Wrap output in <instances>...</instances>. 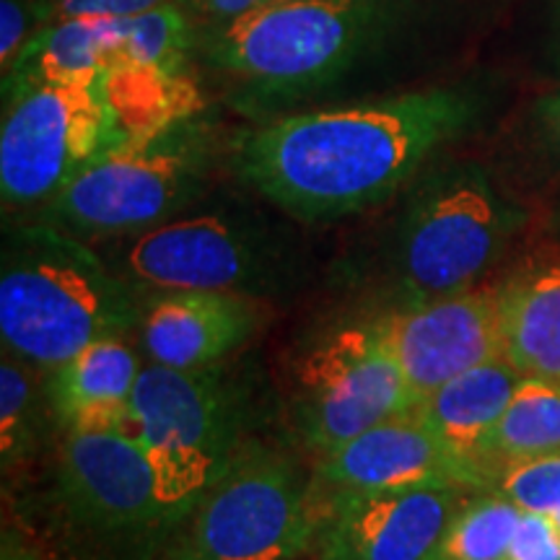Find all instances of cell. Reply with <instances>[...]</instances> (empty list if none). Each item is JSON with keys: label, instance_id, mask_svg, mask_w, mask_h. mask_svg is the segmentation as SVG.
<instances>
[{"label": "cell", "instance_id": "cell-1", "mask_svg": "<svg viewBox=\"0 0 560 560\" xmlns=\"http://www.w3.org/2000/svg\"><path fill=\"white\" fill-rule=\"evenodd\" d=\"M478 112V96L444 86L293 112L236 138L231 166L296 219H346L392 198Z\"/></svg>", "mask_w": 560, "mask_h": 560}, {"label": "cell", "instance_id": "cell-2", "mask_svg": "<svg viewBox=\"0 0 560 560\" xmlns=\"http://www.w3.org/2000/svg\"><path fill=\"white\" fill-rule=\"evenodd\" d=\"M412 0H283L195 32V60L260 107L340 79L400 24Z\"/></svg>", "mask_w": 560, "mask_h": 560}, {"label": "cell", "instance_id": "cell-3", "mask_svg": "<svg viewBox=\"0 0 560 560\" xmlns=\"http://www.w3.org/2000/svg\"><path fill=\"white\" fill-rule=\"evenodd\" d=\"M143 319L128 283L52 223L13 231L0 270V335L19 359L55 369Z\"/></svg>", "mask_w": 560, "mask_h": 560}, {"label": "cell", "instance_id": "cell-4", "mask_svg": "<svg viewBox=\"0 0 560 560\" xmlns=\"http://www.w3.org/2000/svg\"><path fill=\"white\" fill-rule=\"evenodd\" d=\"M221 140L200 112L140 132L102 153L45 206V219L68 234H143L177 219L206 190Z\"/></svg>", "mask_w": 560, "mask_h": 560}, {"label": "cell", "instance_id": "cell-5", "mask_svg": "<svg viewBox=\"0 0 560 560\" xmlns=\"http://www.w3.org/2000/svg\"><path fill=\"white\" fill-rule=\"evenodd\" d=\"M322 495L276 450L244 444L164 542L166 560H296L314 550Z\"/></svg>", "mask_w": 560, "mask_h": 560}, {"label": "cell", "instance_id": "cell-6", "mask_svg": "<svg viewBox=\"0 0 560 560\" xmlns=\"http://www.w3.org/2000/svg\"><path fill=\"white\" fill-rule=\"evenodd\" d=\"M522 223L524 210L475 161H452L423 174L397 234L405 301L475 289Z\"/></svg>", "mask_w": 560, "mask_h": 560}, {"label": "cell", "instance_id": "cell-7", "mask_svg": "<svg viewBox=\"0 0 560 560\" xmlns=\"http://www.w3.org/2000/svg\"><path fill=\"white\" fill-rule=\"evenodd\" d=\"M128 429L151 462L161 503L179 522L244 444V400L219 366L151 363L132 392Z\"/></svg>", "mask_w": 560, "mask_h": 560}, {"label": "cell", "instance_id": "cell-8", "mask_svg": "<svg viewBox=\"0 0 560 560\" xmlns=\"http://www.w3.org/2000/svg\"><path fill=\"white\" fill-rule=\"evenodd\" d=\"M132 136L109 75L13 91L0 128L3 202L47 206L102 153Z\"/></svg>", "mask_w": 560, "mask_h": 560}, {"label": "cell", "instance_id": "cell-9", "mask_svg": "<svg viewBox=\"0 0 560 560\" xmlns=\"http://www.w3.org/2000/svg\"><path fill=\"white\" fill-rule=\"evenodd\" d=\"M195 60V30L177 3L136 16H83L47 24L21 50L3 94L37 83L96 81L125 68L187 73Z\"/></svg>", "mask_w": 560, "mask_h": 560}, {"label": "cell", "instance_id": "cell-10", "mask_svg": "<svg viewBox=\"0 0 560 560\" xmlns=\"http://www.w3.org/2000/svg\"><path fill=\"white\" fill-rule=\"evenodd\" d=\"M58 493L68 520L96 540L164 545L177 527L130 429L68 431Z\"/></svg>", "mask_w": 560, "mask_h": 560}, {"label": "cell", "instance_id": "cell-11", "mask_svg": "<svg viewBox=\"0 0 560 560\" xmlns=\"http://www.w3.org/2000/svg\"><path fill=\"white\" fill-rule=\"evenodd\" d=\"M299 425L317 454L416 408L400 366L371 322L330 335L299 374Z\"/></svg>", "mask_w": 560, "mask_h": 560}, {"label": "cell", "instance_id": "cell-12", "mask_svg": "<svg viewBox=\"0 0 560 560\" xmlns=\"http://www.w3.org/2000/svg\"><path fill=\"white\" fill-rule=\"evenodd\" d=\"M420 400L467 369L501 359V285L402 306L371 322Z\"/></svg>", "mask_w": 560, "mask_h": 560}, {"label": "cell", "instance_id": "cell-13", "mask_svg": "<svg viewBox=\"0 0 560 560\" xmlns=\"http://www.w3.org/2000/svg\"><path fill=\"white\" fill-rule=\"evenodd\" d=\"M125 265L159 291L247 293L270 278L272 252L260 229L240 215L198 213L138 234Z\"/></svg>", "mask_w": 560, "mask_h": 560}, {"label": "cell", "instance_id": "cell-14", "mask_svg": "<svg viewBox=\"0 0 560 560\" xmlns=\"http://www.w3.org/2000/svg\"><path fill=\"white\" fill-rule=\"evenodd\" d=\"M467 490L418 486L330 493L322 501L314 550L319 560H431Z\"/></svg>", "mask_w": 560, "mask_h": 560}, {"label": "cell", "instance_id": "cell-15", "mask_svg": "<svg viewBox=\"0 0 560 560\" xmlns=\"http://www.w3.org/2000/svg\"><path fill=\"white\" fill-rule=\"evenodd\" d=\"M314 486L330 495L418 486L493 488V478L478 462L454 452L410 410L319 454Z\"/></svg>", "mask_w": 560, "mask_h": 560}, {"label": "cell", "instance_id": "cell-16", "mask_svg": "<svg viewBox=\"0 0 560 560\" xmlns=\"http://www.w3.org/2000/svg\"><path fill=\"white\" fill-rule=\"evenodd\" d=\"M260 310L247 293L164 291L143 312V346L153 363L177 371L219 366L255 332Z\"/></svg>", "mask_w": 560, "mask_h": 560}, {"label": "cell", "instance_id": "cell-17", "mask_svg": "<svg viewBox=\"0 0 560 560\" xmlns=\"http://www.w3.org/2000/svg\"><path fill=\"white\" fill-rule=\"evenodd\" d=\"M140 363L120 338H102L52 369L50 402L68 431L128 429Z\"/></svg>", "mask_w": 560, "mask_h": 560}, {"label": "cell", "instance_id": "cell-18", "mask_svg": "<svg viewBox=\"0 0 560 560\" xmlns=\"http://www.w3.org/2000/svg\"><path fill=\"white\" fill-rule=\"evenodd\" d=\"M503 359L524 380L560 384V260L501 285Z\"/></svg>", "mask_w": 560, "mask_h": 560}, {"label": "cell", "instance_id": "cell-19", "mask_svg": "<svg viewBox=\"0 0 560 560\" xmlns=\"http://www.w3.org/2000/svg\"><path fill=\"white\" fill-rule=\"evenodd\" d=\"M522 380L524 376L520 371L501 355V359L467 369L465 374L441 384L425 400H420L412 412L436 436L444 439L454 452L478 462L482 439L493 429L501 412L506 410Z\"/></svg>", "mask_w": 560, "mask_h": 560}, {"label": "cell", "instance_id": "cell-20", "mask_svg": "<svg viewBox=\"0 0 560 560\" xmlns=\"http://www.w3.org/2000/svg\"><path fill=\"white\" fill-rule=\"evenodd\" d=\"M560 452V384L522 380L506 410L482 439L478 462L495 480L501 467Z\"/></svg>", "mask_w": 560, "mask_h": 560}, {"label": "cell", "instance_id": "cell-21", "mask_svg": "<svg viewBox=\"0 0 560 560\" xmlns=\"http://www.w3.org/2000/svg\"><path fill=\"white\" fill-rule=\"evenodd\" d=\"M522 509L499 490L465 499L452 514L431 560H506Z\"/></svg>", "mask_w": 560, "mask_h": 560}, {"label": "cell", "instance_id": "cell-22", "mask_svg": "<svg viewBox=\"0 0 560 560\" xmlns=\"http://www.w3.org/2000/svg\"><path fill=\"white\" fill-rule=\"evenodd\" d=\"M34 387L24 363L11 359V353L0 361V457L3 467L19 465L34 444Z\"/></svg>", "mask_w": 560, "mask_h": 560}, {"label": "cell", "instance_id": "cell-23", "mask_svg": "<svg viewBox=\"0 0 560 560\" xmlns=\"http://www.w3.org/2000/svg\"><path fill=\"white\" fill-rule=\"evenodd\" d=\"M493 490L514 501L522 511L558 514L560 511V452L542 454L501 467Z\"/></svg>", "mask_w": 560, "mask_h": 560}, {"label": "cell", "instance_id": "cell-24", "mask_svg": "<svg viewBox=\"0 0 560 560\" xmlns=\"http://www.w3.org/2000/svg\"><path fill=\"white\" fill-rule=\"evenodd\" d=\"M52 24L47 0H0V66L9 73L30 42Z\"/></svg>", "mask_w": 560, "mask_h": 560}, {"label": "cell", "instance_id": "cell-25", "mask_svg": "<svg viewBox=\"0 0 560 560\" xmlns=\"http://www.w3.org/2000/svg\"><path fill=\"white\" fill-rule=\"evenodd\" d=\"M506 560H560V527L550 514L522 511Z\"/></svg>", "mask_w": 560, "mask_h": 560}, {"label": "cell", "instance_id": "cell-26", "mask_svg": "<svg viewBox=\"0 0 560 560\" xmlns=\"http://www.w3.org/2000/svg\"><path fill=\"white\" fill-rule=\"evenodd\" d=\"M174 3L190 19L192 30L202 32L231 24V21L247 16L252 11L268 9V5L283 3V0H174Z\"/></svg>", "mask_w": 560, "mask_h": 560}, {"label": "cell", "instance_id": "cell-27", "mask_svg": "<svg viewBox=\"0 0 560 560\" xmlns=\"http://www.w3.org/2000/svg\"><path fill=\"white\" fill-rule=\"evenodd\" d=\"M174 0H47L52 21L83 16H136Z\"/></svg>", "mask_w": 560, "mask_h": 560}, {"label": "cell", "instance_id": "cell-28", "mask_svg": "<svg viewBox=\"0 0 560 560\" xmlns=\"http://www.w3.org/2000/svg\"><path fill=\"white\" fill-rule=\"evenodd\" d=\"M537 120H540L545 136H548L550 145L560 156V91L558 94L545 96V100L537 104Z\"/></svg>", "mask_w": 560, "mask_h": 560}, {"label": "cell", "instance_id": "cell-29", "mask_svg": "<svg viewBox=\"0 0 560 560\" xmlns=\"http://www.w3.org/2000/svg\"><path fill=\"white\" fill-rule=\"evenodd\" d=\"M0 560H39L34 550L26 548L24 542H19V537H13L5 532L3 535V550H0Z\"/></svg>", "mask_w": 560, "mask_h": 560}, {"label": "cell", "instance_id": "cell-30", "mask_svg": "<svg viewBox=\"0 0 560 560\" xmlns=\"http://www.w3.org/2000/svg\"><path fill=\"white\" fill-rule=\"evenodd\" d=\"M556 226L560 229V206H558V210H556Z\"/></svg>", "mask_w": 560, "mask_h": 560}]
</instances>
